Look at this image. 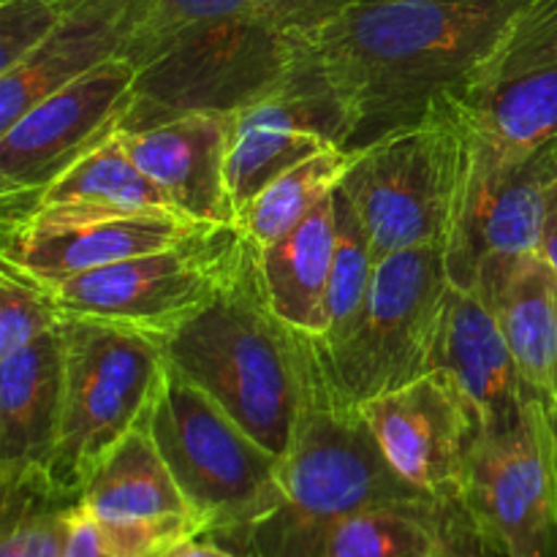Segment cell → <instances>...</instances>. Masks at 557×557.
Wrapping results in <instances>:
<instances>
[{
    "mask_svg": "<svg viewBox=\"0 0 557 557\" xmlns=\"http://www.w3.org/2000/svg\"><path fill=\"white\" fill-rule=\"evenodd\" d=\"M528 0H362L305 33L302 47L362 150L457 96Z\"/></svg>",
    "mask_w": 557,
    "mask_h": 557,
    "instance_id": "6da1fadb",
    "label": "cell"
},
{
    "mask_svg": "<svg viewBox=\"0 0 557 557\" xmlns=\"http://www.w3.org/2000/svg\"><path fill=\"white\" fill-rule=\"evenodd\" d=\"M297 54L299 36L277 27L261 0H141L117 52L134 71L125 128L237 112L270 90Z\"/></svg>",
    "mask_w": 557,
    "mask_h": 557,
    "instance_id": "7a4b0ae2",
    "label": "cell"
},
{
    "mask_svg": "<svg viewBox=\"0 0 557 557\" xmlns=\"http://www.w3.org/2000/svg\"><path fill=\"white\" fill-rule=\"evenodd\" d=\"M166 362L239 428L283 457L297 435L313 379L308 337L270 310L250 245L234 281L163 337Z\"/></svg>",
    "mask_w": 557,
    "mask_h": 557,
    "instance_id": "3957f363",
    "label": "cell"
},
{
    "mask_svg": "<svg viewBox=\"0 0 557 557\" xmlns=\"http://www.w3.org/2000/svg\"><path fill=\"white\" fill-rule=\"evenodd\" d=\"M281 460V504L234 553L315 557L332 528L362 511L386 506L444 511L392 468L359 408L326 395L315 368L297 435Z\"/></svg>",
    "mask_w": 557,
    "mask_h": 557,
    "instance_id": "277c9868",
    "label": "cell"
},
{
    "mask_svg": "<svg viewBox=\"0 0 557 557\" xmlns=\"http://www.w3.org/2000/svg\"><path fill=\"white\" fill-rule=\"evenodd\" d=\"M449 288L444 243L381 259L354 319L335 335L308 337L326 395L359 408L428 373Z\"/></svg>",
    "mask_w": 557,
    "mask_h": 557,
    "instance_id": "5b68a950",
    "label": "cell"
},
{
    "mask_svg": "<svg viewBox=\"0 0 557 557\" xmlns=\"http://www.w3.org/2000/svg\"><path fill=\"white\" fill-rule=\"evenodd\" d=\"M147 430L205 539L234 549L281 504V457L169 362Z\"/></svg>",
    "mask_w": 557,
    "mask_h": 557,
    "instance_id": "8992f818",
    "label": "cell"
},
{
    "mask_svg": "<svg viewBox=\"0 0 557 557\" xmlns=\"http://www.w3.org/2000/svg\"><path fill=\"white\" fill-rule=\"evenodd\" d=\"M63 406L49 482L82 498L103 457L147 424L166 379L158 337L87 319H63Z\"/></svg>",
    "mask_w": 557,
    "mask_h": 557,
    "instance_id": "52a82bcc",
    "label": "cell"
},
{
    "mask_svg": "<svg viewBox=\"0 0 557 557\" xmlns=\"http://www.w3.org/2000/svg\"><path fill=\"white\" fill-rule=\"evenodd\" d=\"M462 158L466 123L455 98L357 150L341 190L368 228L375 259L444 243Z\"/></svg>",
    "mask_w": 557,
    "mask_h": 557,
    "instance_id": "ba28073f",
    "label": "cell"
},
{
    "mask_svg": "<svg viewBox=\"0 0 557 557\" xmlns=\"http://www.w3.org/2000/svg\"><path fill=\"white\" fill-rule=\"evenodd\" d=\"M248 250L237 226H215L172 248L41 286L63 319L101 321L163 341L234 281Z\"/></svg>",
    "mask_w": 557,
    "mask_h": 557,
    "instance_id": "9c48e42d",
    "label": "cell"
},
{
    "mask_svg": "<svg viewBox=\"0 0 557 557\" xmlns=\"http://www.w3.org/2000/svg\"><path fill=\"white\" fill-rule=\"evenodd\" d=\"M460 515L473 547L498 557H557V424L544 403L473 438Z\"/></svg>",
    "mask_w": 557,
    "mask_h": 557,
    "instance_id": "30bf717a",
    "label": "cell"
},
{
    "mask_svg": "<svg viewBox=\"0 0 557 557\" xmlns=\"http://www.w3.org/2000/svg\"><path fill=\"white\" fill-rule=\"evenodd\" d=\"M555 180L547 145L517 156L466 125V158L444 239L455 286L473 288L487 261L536 253Z\"/></svg>",
    "mask_w": 557,
    "mask_h": 557,
    "instance_id": "8fae6325",
    "label": "cell"
},
{
    "mask_svg": "<svg viewBox=\"0 0 557 557\" xmlns=\"http://www.w3.org/2000/svg\"><path fill=\"white\" fill-rule=\"evenodd\" d=\"M455 98L473 134L528 156L557 139V0H528Z\"/></svg>",
    "mask_w": 557,
    "mask_h": 557,
    "instance_id": "7c38bea8",
    "label": "cell"
},
{
    "mask_svg": "<svg viewBox=\"0 0 557 557\" xmlns=\"http://www.w3.org/2000/svg\"><path fill=\"white\" fill-rule=\"evenodd\" d=\"M134 109V71L120 58L27 109L0 131L3 210L41 194L65 169L125 128Z\"/></svg>",
    "mask_w": 557,
    "mask_h": 557,
    "instance_id": "4fadbf2b",
    "label": "cell"
},
{
    "mask_svg": "<svg viewBox=\"0 0 557 557\" xmlns=\"http://www.w3.org/2000/svg\"><path fill=\"white\" fill-rule=\"evenodd\" d=\"M330 145L346 147V117L299 38L292 69L232 112L226 169L237 215L277 174Z\"/></svg>",
    "mask_w": 557,
    "mask_h": 557,
    "instance_id": "5bb4252c",
    "label": "cell"
},
{
    "mask_svg": "<svg viewBox=\"0 0 557 557\" xmlns=\"http://www.w3.org/2000/svg\"><path fill=\"white\" fill-rule=\"evenodd\" d=\"M359 411L392 468L433 498L473 547L460 515V487L479 428L455 381L444 370H428Z\"/></svg>",
    "mask_w": 557,
    "mask_h": 557,
    "instance_id": "9a60e30c",
    "label": "cell"
},
{
    "mask_svg": "<svg viewBox=\"0 0 557 557\" xmlns=\"http://www.w3.org/2000/svg\"><path fill=\"white\" fill-rule=\"evenodd\" d=\"M79 509L114 557H166L201 536L147 424L103 457L82 490Z\"/></svg>",
    "mask_w": 557,
    "mask_h": 557,
    "instance_id": "2e32d148",
    "label": "cell"
},
{
    "mask_svg": "<svg viewBox=\"0 0 557 557\" xmlns=\"http://www.w3.org/2000/svg\"><path fill=\"white\" fill-rule=\"evenodd\" d=\"M207 228L215 226H205L183 215H161V212L38 223V226L3 232L0 264L38 283H52L172 248Z\"/></svg>",
    "mask_w": 557,
    "mask_h": 557,
    "instance_id": "e0dca14e",
    "label": "cell"
},
{
    "mask_svg": "<svg viewBox=\"0 0 557 557\" xmlns=\"http://www.w3.org/2000/svg\"><path fill=\"white\" fill-rule=\"evenodd\" d=\"M232 114L190 112L120 131L131 161L185 218L205 226H237L228 188Z\"/></svg>",
    "mask_w": 557,
    "mask_h": 557,
    "instance_id": "ac0fdd59",
    "label": "cell"
},
{
    "mask_svg": "<svg viewBox=\"0 0 557 557\" xmlns=\"http://www.w3.org/2000/svg\"><path fill=\"white\" fill-rule=\"evenodd\" d=\"M430 370H444L455 381L479 433L511 424L528 403L520 370L493 310L476 292L455 283L446 294Z\"/></svg>",
    "mask_w": 557,
    "mask_h": 557,
    "instance_id": "d6986e66",
    "label": "cell"
},
{
    "mask_svg": "<svg viewBox=\"0 0 557 557\" xmlns=\"http://www.w3.org/2000/svg\"><path fill=\"white\" fill-rule=\"evenodd\" d=\"M60 406L63 343L58 326L20 351L0 357V484L27 479L49 482L58 449Z\"/></svg>",
    "mask_w": 557,
    "mask_h": 557,
    "instance_id": "ffe728a7",
    "label": "cell"
},
{
    "mask_svg": "<svg viewBox=\"0 0 557 557\" xmlns=\"http://www.w3.org/2000/svg\"><path fill=\"white\" fill-rule=\"evenodd\" d=\"M141 0H92L69 11L22 63L0 74V131L20 114L117 58Z\"/></svg>",
    "mask_w": 557,
    "mask_h": 557,
    "instance_id": "44dd1931",
    "label": "cell"
},
{
    "mask_svg": "<svg viewBox=\"0 0 557 557\" xmlns=\"http://www.w3.org/2000/svg\"><path fill=\"white\" fill-rule=\"evenodd\" d=\"M476 292L511 348L528 400L553 411L557 277L539 253L495 259L479 270Z\"/></svg>",
    "mask_w": 557,
    "mask_h": 557,
    "instance_id": "7402d4cb",
    "label": "cell"
},
{
    "mask_svg": "<svg viewBox=\"0 0 557 557\" xmlns=\"http://www.w3.org/2000/svg\"><path fill=\"white\" fill-rule=\"evenodd\" d=\"M134 212L183 215L166 199V194L131 161L117 136H112L74 166L65 169L41 194L3 210V232L71 221V218L134 215Z\"/></svg>",
    "mask_w": 557,
    "mask_h": 557,
    "instance_id": "603a6c76",
    "label": "cell"
},
{
    "mask_svg": "<svg viewBox=\"0 0 557 557\" xmlns=\"http://www.w3.org/2000/svg\"><path fill=\"white\" fill-rule=\"evenodd\" d=\"M335 261V196L297 228L267 248H256L259 286L272 313L302 337L330 330V281Z\"/></svg>",
    "mask_w": 557,
    "mask_h": 557,
    "instance_id": "cb8c5ba5",
    "label": "cell"
},
{
    "mask_svg": "<svg viewBox=\"0 0 557 557\" xmlns=\"http://www.w3.org/2000/svg\"><path fill=\"white\" fill-rule=\"evenodd\" d=\"M357 150L330 145L277 174L237 215V228L253 248H267L297 228L313 210L335 196Z\"/></svg>",
    "mask_w": 557,
    "mask_h": 557,
    "instance_id": "d4e9b609",
    "label": "cell"
},
{
    "mask_svg": "<svg viewBox=\"0 0 557 557\" xmlns=\"http://www.w3.org/2000/svg\"><path fill=\"white\" fill-rule=\"evenodd\" d=\"M444 539L468 544L444 511L386 506L332 528L315 557H435Z\"/></svg>",
    "mask_w": 557,
    "mask_h": 557,
    "instance_id": "484cf974",
    "label": "cell"
},
{
    "mask_svg": "<svg viewBox=\"0 0 557 557\" xmlns=\"http://www.w3.org/2000/svg\"><path fill=\"white\" fill-rule=\"evenodd\" d=\"M76 511L47 479L0 484V557H63Z\"/></svg>",
    "mask_w": 557,
    "mask_h": 557,
    "instance_id": "4316f807",
    "label": "cell"
},
{
    "mask_svg": "<svg viewBox=\"0 0 557 557\" xmlns=\"http://www.w3.org/2000/svg\"><path fill=\"white\" fill-rule=\"evenodd\" d=\"M379 259L373 253V243L359 221L357 210L337 185L335 190V261H332L330 281V330L324 337L335 335L337 330L354 319L359 305L368 297L370 281L375 275ZM319 341V337H315Z\"/></svg>",
    "mask_w": 557,
    "mask_h": 557,
    "instance_id": "83f0119b",
    "label": "cell"
},
{
    "mask_svg": "<svg viewBox=\"0 0 557 557\" xmlns=\"http://www.w3.org/2000/svg\"><path fill=\"white\" fill-rule=\"evenodd\" d=\"M63 324L47 288L33 277L0 264V357L25 348Z\"/></svg>",
    "mask_w": 557,
    "mask_h": 557,
    "instance_id": "f1b7e54d",
    "label": "cell"
},
{
    "mask_svg": "<svg viewBox=\"0 0 557 557\" xmlns=\"http://www.w3.org/2000/svg\"><path fill=\"white\" fill-rule=\"evenodd\" d=\"M63 16L54 0H0V74L22 63Z\"/></svg>",
    "mask_w": 557,
    "mask_h": 557,
    "instance_id": "f546056e",
    "label": "cell"
},
{
    "mask_svg": "<svg viewBox=\"0 0 557 557\" xmlns=\"http://www.w3.org/2000/svg\"><path fill=\"white\" fill-rule=\"evenodd\" d=\"M357 3L362 0H261V11L292 36H305Z\"/></svg>",
    "mask_w": 557,
    "mask_h": 557,
    "instance_id": "4dcf8cb0",
    "label": "cell"
},
{
    "mask_svg": "<svg viewBox=\"0 0 557 557\" xmlns=\"http://www.w3.org/2000/svg\"><path fill=\"white\" fill-rule=\"evenodd\" d=\"M63 557H114L107 547H103L96 525L87 520V515L82 509L76 511L74 528H71L69 547H65Z\"/></svg>",
    "mask_w": 557,
    "mask_h": 557,
    "instance_id": "1f68e13d",
    "label": "cell"
},
{
    "mask_svg": "<svg viewBox=\"0 0 557 557\" xmlns=\"http://www.w3.org/2000/svg\"><path fill=\"white\" fill-rule=\"evenodd\" d=\"M536 253L542 256L544 264H547L549 270H553V275L557 277V180L547 196V212H544V226L542 237H539Z\"/></svg>",
    "mask_w": 557,
    "mask_h": 557,
    "instance_id": "d6a6232c",
    "label": "cell"
},
{
    "mask_svg": "<svg viewBox=\"0 0 557 557\" xmlns=\"http://www.w3.org/2000/svg\"><path fill=\"white\" fill-rule=\"evenodd\" d=\"M166 557H245V555L223 547V544L215 542V539L199 536V539H190V542L180 544V547L172 549Z\"/></svg>",
    "mask_w": 557,
    "mask_h": 557,
    "instance_id": "836d02e7",
    "label": "cell"
},
{
    "mask_svg": "<svg viewBox=\"0 0 557 557\" xmlns=\"http://www.w3.org/2000/svg\"><path fill=\"white\" fill-rule=\"evenodd\" d=\"M435 557H482V555H479V549L468 547V544L455 542V539H444Z\"/></svg>",
    "mask_w": 557,
    "mask_h": 557,
    "instance_id": "e575fe53",
    "label": "cell"
},
{
    "mask_svg": "<svg viewBox=\"0 0 557 557\" xmlns=\"http://www.w3.org/2000/svg\"><path fill=\"white\" fill-rule=\"evenodd\" d=\"M54 3H58V9L63 11V14H69V11L79 9V5H85V3H92V0H54Z\"/></svg>",
    "mask_w": 557,
    "mask_h": 557,
    "instance_id": "d590c367",
    "label": "cell"
},
{
    "mask_svg": "<svg viewBox=\"0 0 557 557\" xmlns=\"http://www.w3.org/2000/svg\"><path fill=\"white\" fill-rule=\"evenodd\" d=\"M553 419L557 424V341H555V368H553Z\"/></svg>",
    "mask_w": 557,
    "mask_h": 557,
    "instance_id": "8d00e7d4",
    "label": "cell"
},
{
    "mask_svg": "<svg viewBox=\"0 0 557 557\" xmlns=\"http://www.w3.org/2000/svg\"><path fill=\"white\" fill-rule=\"evenodd\" d=\"M547 152H549V161H553V169H555V174H557V139L549 141Z\"/></svg>",
    "mask_w": 557,
    "mask_h": 557,
    "instance_id": "74e56055",
    "label": "cell"
}]
</instances>
